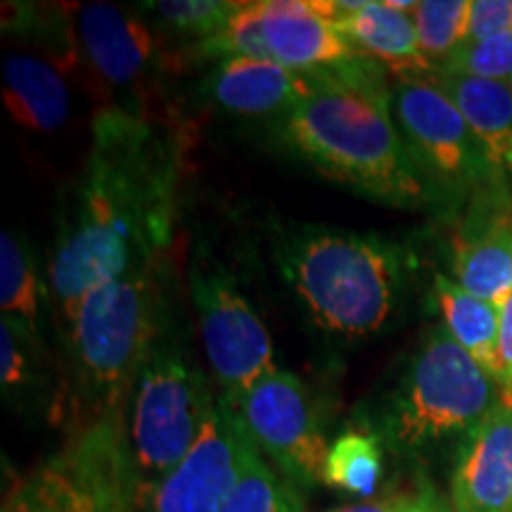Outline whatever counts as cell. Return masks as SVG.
I'll use <instances>...</instances> for the list:
<instances>
[{
    "instance_id": "2",
    "label": "cell",
    "mask_w": 512,
    "mask_h": 512,
    "mask_svg": "<svg viewBox=\"0 0 512 512\" xmlns=\"http://www.w3.org/2000/svg\"><path fill=\"white\" fill-rule=\"evenodd\" d=\"M292 155L375 202L415 209L432 200L392 114L384 67L368 57L318 69L313 91L275 119Z\"/></svg>"
},
{
    "instance_id": "14",
    "label": "cell",
    "mask_w": 512,
    "mask_h": 512,
    "mask_svg": "<svg viewBox=\"0 0 512 512\" xmlns=\"http://www.w3.org/2000/svg\"><path fill=\"white\" fill-rule=\"evenodd\" d=\"M453 275L465 292L501 306L512 294V188L486 190L477 209L453 240Z\"/></svg>"
},
{
    "instance_id": "17",
    "label": "cell",
    "mask_w": 512,
    "mask_h": 512,
    "mask_svg": "<svg viewBox=\"0 0 512 512\" xmlns=\"http://www.w3.org/2000/svg\"><path fill=\"white\" fill-rule=\"evenodd\" d=\"M337 5V29L358 55L382 64L384 69L396 74V79L401 76L427 79L437 72V67L422 55L413 15L389 8L384 0L380 3L337 0Z\"/></svg>"
},
{
    "instance_id": "23",
    "label": "cell",
    "mask_w": 512,
    "mask_h": 512,
    "mask_svg": "<svg viewBox=\"0 0 512 512\" xmlns=\"http://www.w3.org/2000/svg\"><path fill=\"white\" fill-rule=\"evenodd\" d=\"M470 15L472 0H422L415 5L420 50L437 69L467 41Z\"/></svg>"
},
{
    "instance_id": "10",
    "label": "cell",
    "mask_w": 512,
    "mask_h": 512,
    "mask_svg": "<svg viewBox=\"0 0 512 512\" xmlns=\"http://www.w3.org/2000/svg\"><path fill=\"white\" fill-rule=\"evenodd\" d=\"M230 408L238 413L261 458L275 465V472L299 494L323 484L330 444L309 389L297 375L275 368Z\"/></svg>"
},
{
    "instance_id": "28",
    "label": "cell",
    "mask_w": 512,
    "mask_h": 512,
    "mask_svg": "<svg viewBox=\"0 0 512 512\" xmlns=\"http://www.w3.org/2000/svg\"><path fill=\"white\" fill-rule=\"evenodd\" d=\"M512 31V0H472L470 34L465 43L486 41Z\"/></svg>"
},
{
    "instance_id": "32",
    "label": "cell",
    "mask_w": 512,
    "mask_h": 512,
    "mask_svg": "<svg viewBox=\"0 0 512 512\" xmlns=\"http://www.w3.org/2000/svg\"><path fill=\"white\" fill-rule=\"evenodd\" d=\"M508 86H510V91H512V79H510V83H508Z\"/></svg>"
},
{
    "instance_id": "18",
    "label": "cell",
    "mask_w": 512,
    "mask_h": 512,
    "mask_svg": "<svg viewBox=\"0 0 512 512\" xmlns=\"http://www.w3.org/2000/svg\"><path fill=\"white\" fill-rule=\"evenodd\" d=\"M451 98L472 128L494 171L512 188V91L508 83L437 72L427 76Z\"/></svg>"
},
{
    "instance_id": "30",
    "label": "cell",
    "mask_w": 512,
    "mask_h": 512,
    "mask_svg": "<svg viewBox=\"0 0 512 512\" xmlns=\"http://www.w3.org/2000/svg\"><path fill=\"white\" fill-rule=\"evenodd\" d=\"M399 512H456L453 505L439 494L437 486L420 479L411 494L399 496Z\"/></svg>"
},
{
    "instance_id": "24",
    "label": "cell",
    "mask_w": 512,
    "mask_h": 512,
    "mask_svg": "<svg viewBox=\"0 0 512 512\" xmlns=\"http://www.w3.org/2000/svg\"><path fill=\"white\" fill-rule=\"evenodd\" d=\"M221 512H306L304 494L287 484L271 465L252 451L238 486Z\"/></svg>"
},
{
    "instance_id": "26",
    "label": "cell",
    "mask_w": 512,
    "mask_h": 512,
    "mask_svg": "<svg viewBox=\"0 0 512 512\" xmlns=\"http://www.w3.org/2000/svg\"><path fill=\"white\" fill-rule=\"evenodd\" d=\"M240 8L242 3L228 0H162L140 5V10L155 17L164 29L197 41V46L219 36Z\"/></svg>"
},
{
    "instance_id": "3",
    "label": "cell",
    "mask_w": 512,
    "mask_h": 512,
    "mask_svg": "<svg viewBox=\"0 0 512 512\" xmlns=\"http://www.w3.org/2000/svg\"><path fill=\"white\" fill-rule=\"evenodd\" d=\"M169 256L136 266L83 299L67 328L79 425L128 411L143 366L171 316Z\"/></svg>"
},
{
    "instance_id": "12",
    "label": "cell",
    "mask_w": 512,
    "mask_h": 512,
    "mask_svg": "<svg viewBox=\"0 0 512 512\" xmlns=\"http://www.w3.org/2000/svg\"><path fill=\"white\" fill-rule=\"evenodd\" d=\"M74 46L88 74L110 93H143L157 60V38L140 12L88 3L74 12Z\"/></svg>"
},
{
    "instance_id": "11",
    "label": "cell",
    "mask_w": 512,
    "mask_h": 512,
    "mask_svg": "<svg viewBox=\"0 0 512 512\" xmlns=\"http://www.w3.org/2000/svg\"><path fill=\"white\" fill-rule=\"evenodd\" d=\"M254 448L238 413L219 396L200 439L138 512H221Z\"/></svg>"
},
{
    "instance_id": "13",
    "label": "cell",
    "mask_w": 512,
    "mask_h": 512,
    "mask_svg": "<svg viewBox=\"0 0 512 512\" xmlns=\"http://www.w3.org/2000/svg\"><path fill=\"white\" fill-rule=\"evenodd\" d=\"M268 62L294 72H318L361 57L337 29V0H264Z\"/></svg>"
},
{
    "instance_id": "20",
    "label": "cell",
    "mask_w": 512,
    "mask_h": 512,
    "mask_svg": "<svg viewBox=\"0 0 512 512\" xmlns=\"http://www.w3.org/2000/svg\"><path fill=\"white\" fill-rule=\"evenodd\" d=\"M434 297L444 316V328L498 384L501 380V356H498L501 309L465 292L456 280L446 275L434 278Z\"/></svg>"
},
{
    "instance_id": "16",
    "label": "cell",
    "mask_w": 512,
    "mask_h": 512,
    "mask_svg": "<svg viewBox=\"0 0 512 512\" xmlns=\"http://www.w3.org/2000/svg\"><path fill=\"white\" fill-rule=\"evenodd\" d=\"M318 72H294L283 64L228 57L211 69L204 93L223 112L240 117H283L316 86Z\"/></svg>"
},
{
    "instance_id": "1",
    "label": "cell",
    "mask_w": 512,
    "mask_h": 512,
    "mask_svg": "<svg viewBox=\"0 0 512 512\" xmlns=\"http://www.w3.org/2000/svg\"><path fill=\"white\" fill-rule=\"evenodd\" d=\"M181 128L147 107H100L83 176L50 261L64 325L83 299L169 256L181 192Z\"/></svg>"
},
{
    "instance_id": "27",
    "label": "cell",
    "mask_w": 512,
    "mask_h": 512,
    "mask_svg": "<svg viewBox=\"0 0 512 512\" xmlns=\"http://www.w3.org/2000/svg\"><path fill=\"white\" fill-rule=\"evenodd\" d=\"M441 72L475 76V79L510 83L512 79V31L477 43H463L441 64Z\"/></svg>"
},
{
    "instance_id": "6",
    "label": "cell",
    "mask_w": 512,
    "mask_h": 512,
    "mask_svg": "<svg viewBox=\"0 0 512 512\" xmlns=\"http://www.w3.org/2000/svg\"><path fill=\"white\" fill-rule=\"evenodd\" d=\"M0 512H138L126 411L79 425L15 482Z\"/></svg>"
},
{
    "instance_id": "7",
    "label": "cell",
    "mask_w": 512,
    "mask_h": 512,
    "mask_svg": "<svg viewBox=\"0 0 512 512\" xmlns=\"http://www.w3.org/2000/svg\"><path fill=\"white\" fill-rule=\"evenodd\" d=\"M496 401V382L439 325L415 351L389 401L387 434L403 448L467 434Z\"/></svg>"
},
{
    "instance_id": "29",
    "label": "cell",
    "mask_w": 512,
    "mask_h": 512,
    "mask_svg": "<svg viewBox=\"0 0 512 512\" xmlns=\"http://www.w3.org/2000/svg\"><path fill=\"white\" fill-rule=\"evenodd\" d=\"M498 356H501V380H498V401L512 411V294L501 306V337H498Z\"/></svg>"
},
{
    "instance_id": "31",
    "label": "cell",
    "mask_w": 512,
    "mask_h": 512,
    "mask_svg": "<svg viewBox=\"0 0 512 512\" xmlns=\"http://www.w3.org/2000/svg\"><path fill=\"white\" fill-rule=\"evenodd\" d=\"M330 512H399V496L375 498V501H363L356 505H344V508Z\"/></svg>"
},
{
    "instance_id": "15",
    "label": "cell",
    "mask_w": 512,
    "mask_h": 512,
    "mask_svg": "<svg viewBox=\"0 0 512 512\" xmlns=\"http://www.w3.org/2000/svg\"><path fill=\"white\" fill-rule=\"evenodd\" d=\"M451 505L456 512H512V411L501 401L458 448Z\"/></svg>"
},
{
    "instance_id": "9",
    "label": "cell",
    "mask_w": 512,
    "mask_h": 512,
    "mask_svg": "<svg viewBox=\"0 0 512 512\" xmlns=\"http://www.w3.org/2000/svg\"><path fill=\"white\" fill-rule=\"evenodd\" d=\"M190 297L200 320L204 354L221 387L219 396L235 406L275 370L271 337L223 266L195 261Z\"/></svg>"
},
{
    "instance_id": "4",
    "label": "cell",
    "mask_w": 512,
    "mask_h": 512,
    "mask_svg": "<svg viewBox=\"0 0 512 512\" xmlns=\"http://www.w3.org/2000/svg\"><path fill=\"white\" fill-rule=\"evenodd\" d=\"M283 271L313 323L337 337L377 335L399 302V249L377 235L306 228L287 242Z\"/></svg>"
},
{
    "instance_id": "21",
    "label": "cell",
    "mask_w": 512,
    "mask_h": 512,
    "mask_svg": "<svg viewBox=\"0 0 512 512\" xmlns=\"http://www.w3.org/2000/svg\"><path fill=\"white\" fill-rule=\"evenodd\" d=\"M382 477L380 437L370 430H349L332 441L325 458L323 484L349 496L370 498Z\"/></svg>"
},
{
    "instance_id": "19",
    "label": "cell",
    "mask_w": 512,
    "mask_h": 512,
    "mask_svg": "<svg viewBox=\"0 0 512 512\" xmlns=\"http://www.w3.org/2000/svg\"><path fill=\"white\" fill-rule=\"evenodd\" d=\"M50 60L10 53L3 60V98L10 117L36 133H53L69 117V86Z\"/></svg>"
},
{
    "instance_id": "5",
    "label": "cell",
    "mask_w": 512,
    "mask_h": 512,
    "mask_svg": "<svg viewBox=\"0 0 512 512\" xmlns=\"http://www.w3.org/2000/svg\"><path fill=\"white\" fill-rule=\"evenodd\" d=\"M216 399L183 330L171 318L147 356L128 406V448L138 505L188 456Z\"/></svg>"
},
{
    "instance_id": "8",
    "label": "cell",
    "mask_w": 512,
    "mask_h": 512,
    "mask_svg": "<svg viewBox=\"0 0 512 512\" xmlns=\"http://www.w3.org/2000/svg\"><path fill=\"white\" fill-rule=\"evenodd\" d=\"M392 114L432 197L458 202L479 190L510 188L489 164L458 107L430 79H396Z\"/></svg>"
},
{
    "instance_id": "22",
    "label": "cell",
    "mask_w": 512,
    "mask_h": 512,
    "mask_svg": "<svg viewBox=\"0 0 512 512\" xmlns=\"http://www.w3.org/2000/svg\"><path fill=\"white\" fill-rule=\"evenodd\" d=\"M0 309L3 316L24 320L38 330L41 316V278L29 242L5 230L0 238Z\"/></svg>"
},
{
    "instance_id": "25",
    "label": "cell",
    "mask_w": 512,
    "mask_h": 512,
    "mask_svg": "<svg viewBox=\"0 0 512 512\" xmlns=\"http://www.w3.org/2000/svg\"><path fill=\"white\" fill-rule=\"evenodd\" d=\"M43 377V351L38 330L24 320H0V387L5 396L27 394Z\"/></svg>"
}]
</instances>
